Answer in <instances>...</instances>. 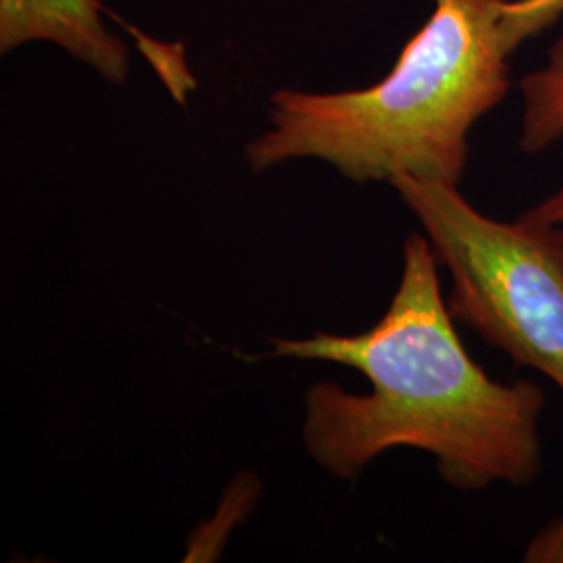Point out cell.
<instances>
[{
  "label": "cell",
  "instance_id": "6da1fadb",
  "mask_svg": "<svg viewBox=\"0 0 563 563\" xmlns=\"http://www.w3.org/2000/svg\"><path fill=\"white\" fill-rule=\"evenodd\" d=\"M269 357L339 363L362 372L369 393L313 384L305 393L302 443L311 460L353 481L390 449L437 460L457 490L528 486L543 467V388L490 378L472 360L441 292L439 262L426 236L402 244L401 280L386 313L362 334L316 332L269 339Z\"/></svg>",
  "mask_w": 563,
  "mask_h": 563
},
{
  "label": "cell",
  "instance_id": "7a4b0ae2",
  "mask_svg": "<svg viewBox=\"0 0 563 563\" xmlns=\"http://www.w3.org/2000/svg\"><path fill=\"white\" fill-rule=\"evenodd\" d=\"M507 2L434 0L432 15L374 86L276 90L269 128L244 148L251 172L318 159L357 184L411 176L460 186L472 128L509 90Z\"/></svg>",
  "mask_w": 563,
  "mask_h": 563
},
{
  "label": "cell",
  "instance_id": "3957f363",
  "mask_svg": "<svg viewBox=\"0 0 563 563\" xmlns=\"http://www.w3.org/2000/svg\"><path fill=\"white\" fill-rule=\"evenodd\" d=\"M390 186L451 276V318L563 393V225L488 218L446 181Z\"/></svg>",
  "mask_w": 563,
  "mask_h": 563
},
{
  "label": "cell",
  "instance_id": "277c9868",
  "mask_svg": "<svg viewBox=\"0 0 563 563\" xmlns=\"http://www.w3.org/2000/svg\"><path fill=\"white\" fill-rule=\"evenodd\" d=\"M27 42H53L120 86L130 76V51L102 20L101 0H0L2 55Z\"/></svg>",
  "mask_w": 563,
  "mask_h": 563
},
{
  "label": "cell",
  "instance_id": "5b68a950",
  "mask_svg": "<svg viewBox=\"0 0 563 563\" xmlns=\"http://www.w3.org/2000/svg\"><path fill=\"white\" fill-rule=\"evenodd\" d=\"M520 148L539 155L563 141V38L549 51L543 67L523 76Z\"/></svg>",
  "mask_w": 563,
  "mask_h": 563
},
{
  "label": "cell",
  "instance_id": "8992f818",
  "mask_svg": "<svg viewBox=\"0 0 563 563\" xmlns=\"http://www.w3.org/2000/svg\"><path fill=\"white\" fill-rule=\"evenodd\" d=\"M563 15V0H509L504 11V38L509 53L539 36Z\"/></svg>",
  "mask_w": 563,
  "mask_h": 563
},
{
  "label": "cell",
  "instance_id": "52a82bcc",
  "mask_svg": "<svg viewBox=\"0 0 563 563\" xmlns=\"http://www.w3.org/2000/svg\"><path fill=\"white\" fill-rule=\"evenodd\" d=\"M526 563H563V514L532 537L523 551Z\"/></svg>",
  "mask_w": 563,
  "mask_h": 563
},
{
  "label": "cell",
  "instance_id": "ba28073f",
  "mask_svg": "<svg viewBox=\"0 0 563 563\" xmlns=\"http://www.w3.org/2000/svg\"><path fill=\"white\" fill-rule=\"evenodd\" d=\"M526 216H530L534 220H541V222H558L560 218H563V186H560L553 195H549L543 201L530 207L526 211Z\"/></svg>",
  "mask_w": 563,
  "mask_h": 563
},
{
  "label": "cell",
  "instance_id": "9c48e42d",
  "mask_svg": "<svg viewBox=\"0 0 563 563\" xmlns=\"http://www.w3.org/2000/svg\"><path fill=\"white\" fill-rule=\"evenodd\" d=\"M555 223H560V225H563V218H560V220H558V222Z\"/></svg>",
  "mask_w": 563,
  "mask_h": 563
}]
</instances>
